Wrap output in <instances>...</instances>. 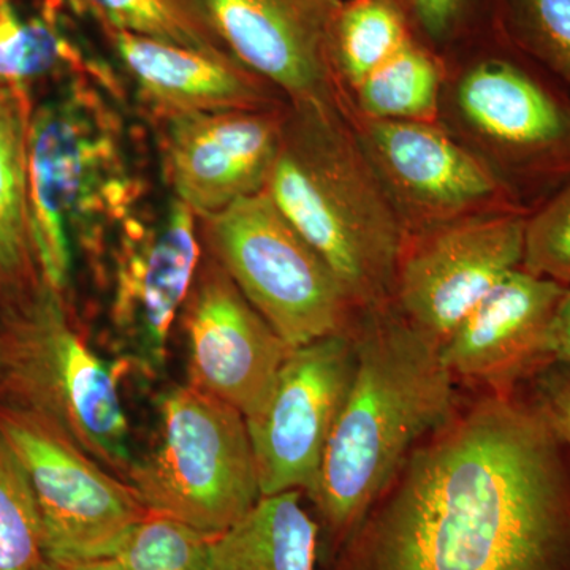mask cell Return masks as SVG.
Returning a JSON list of instances; mask_svg holds the SVG:
<instances>
[{
  "mask_svg": "<svg viewBox=\"0 0 570 570\" xmlns=\"http://www.w3.org/2000/svg\"><path fill=\"white\" fill-rule=\"evenodd\" d=\"M501 31L570 91V0H501Z\"/></svg>",
  "mask_w": 570,
  "mask_h": 570,
  "instance_id": "obj_25",
  "label": "cell"
},
{
  "mask_svg": "<svg viewBox=\"0 0 570 570\" xmlns=\"http://www.w3.org/2000/svg\"><path fill=\"white\" fill-rule=\"evenodd\" d=\"M439 122L528 213L570 181V91L499 29L444 59Z\"/></svg>",
  "mask_w": 570,
  "mask_h": 570,
  "instance_id": "obj_5",
  "label": "cell"
},
{
  "mask_svg": "<svg viewBox=\"0 0 570 570\" xmlns=\"http://www.w3.org/2000/svg\"><path fill=\"white\" fill-rule=\"evenodd\" d=\"M39 570H71V568H63V566L55 564V562L47 561Z\"/></svg>",
  "mask_w": 570,
  "mask_h": 570,
  "instance_id": "obj_33",
  "label": "cell"
},
{
  "mask_svg": "<svg viewBox=\"0 0 570 570\" xmlns=\"http://www.w3.org/2000/svg\"><path fill=\"white\" fill-rule=\"evenodd\" d=\"M225 50L291 107L341 108L332 26L341 0H184Z\"/></svg>",
  "mask_w": 570,
  "mask_h": 570,
  "instance_id": "obj_14",
  "label": "cell"
},
{
  "mask_svg": "<svg viewBox=\"0 0 570 570\" xmlns=\"http://www.w3.org/2000/svg\"><path fill=\"white\" fill-rule=\"evenodd\" d=\"M403 468L335 570H570V479L538 407L487 397Z\"/></svg>",
  "mask_w": 570,
  "mask_h": 570,
  "instance_id": "obj_1",
  "label": "cell"
},
{
  "mask_svg": "<svg viewBox=\"0 0 570 570\" xmlns=\"http://www.w3.org/2000/svg\"><path fill=\"white\" fill-rule=\"evenodd\" d=\"M354 367L347 330L292 348L264 411L247 422L262 497L313 489Z\"/></svg>",
  "mask_w": 570,
  "mask_h": 570,
  "instance_id": "obj_13",
  "label": "cell"
},
{
  "mask_svg": "<svg viewBox=\"0 0 570 570\" xmlns=\"http://www.w3.org/2000/svg\"><path fill=\"white\" fill-rule=\"evenodd\" d=\"M0 401L62 431L126 478L135 461L115 370L75 326L66 298L39 284L0 318Z\"/></svg>",
  "mask_w": 570,
  "mask_h": 570,
  "instance_id": "obj_6",
  "label": "cell"
},
{
  "mask_svg": "<svg viewBox=\"0 0 570 570\" xmlns=\"http://www.w3.org/2000/svg\"><path fill=\"white\" fill-rule=\"evenodd\" d=\"M550 351L553 362L570 365V287L566 288L551 326Z\"/></svg>",
  "mask_w": 570,
  "mask_h": 570,
  "instance_id": "obj_31",
  "label": "cell"
},
{
  "mask_svg": "<svg viewBox=\"0 0 570 570\" xmlns=\"http://www.w3.org/2000/svg\"><path fill=\"white\" fill-rule=\"evenodd\" d=\"M521 268L570 287V181L528 213Z\"/></svg>",
  "mask_w": 570,
  "mask_h": 570,
  "instance_id": "obj_29",
  "label": "cell"
},
{
  "mask_svg": "<svg viewBox=\"0 0 570 570\" xmlns=\"http://www.w3.org/2000/svg\"><path fill=\"white\" fill-rule=\"evenodd\" d=\"M414 37L393 0H341L332 26V62L344 99Z\"/></svg>",
  "mask_w": 570,
  "mask_h": 570,
  "instance_id": "obj_23",
  "label": "cell"
},
{
  "mask_svg": "<svg viewBox=\"0 0 570 570\" xmlns=\"http://www.w3.org/2000/svg\"><path fill=\"white\" fill-rule=\"evenodd\" d=\"M159 412V444L127 483L148 512L217 538L262 498L246 419L190 384L165 392Z\"/></svg>",
  "mask_w": 570,
  "mask_h": 570,
  "instance_id": "obj_7",
  "label": "cell"
},
{
  "mask_svg": "<svg viewBox=\"0 0 570 570\" xmlns=\"http://www.w3.org/2000/svg\"><path fill=\"white\" fill-rule=\"evenodd\" d=\"M189 384L242 412L264 411L292 348L204 250L181 309Z\"/></svg>",
  "mask_w": 570,
  "mask_h": 570,
  "instance_id": "obj_15",
  "label": "cell"
},
{
  "mask_svg": "<svg viewBox=\"0 0 570 570\" xmlns=\"http://www.w3.org/2000/svg\"><path fill=\"white\" fill-rule=\"evenodd\" d=\"M321 527L302 491L262 497L213 543V570H317Z\"/></svg>",
  "mask_w": 570,
  "mask_h": 570,
  "instance_id": "obj_21",
  "label": "cell"
},
{
  "mask_svg": "<svg viewBox=\"0 0 570 570\" xmlns=\"http://www.w3.org/2000/svg\"><path fill=\"white\" fill-rule=\"evenodd\" d=\"M71 570H122V568L115 558H110V560L86 562V564L77 566V568H71Z\"/></svg>",
  "mask_w": 570,
  "mask_h": 570,
  "instance_id": "obj_32",
  "label": "cell"
},
{
  "mask_svg": "<svg viewBox=\"0 0 570 570\" xmlns=\"http://www.w3.org/2000/svg\"><path fill=\"white\" fill-rule=\"evenodd\" d=\"M362 314L351 387L307 491L341 547L390 489L412 445L445 423L455 381L441 346L392 305Z\"/></svg>",
  "mask_w": 570,
  "mask_h": 570,
  "instance_id": "obj_2",
  "label": "cell"
},
{
  "mask_svg": "<svg viewBox=\"0 0 570 570\" xmlns=\"http://www.w3.org/2000/svg\"><path fill=\"white\" fill-rule=\"evenodd\" d=\"M29 88L0 86V294L20 298L41 279L29 208Z\"/></svg>",
  "mask_w": 570,
  "mask_h": 570,
  "instance_id": "obj_19",
  "label": "cell"
},
{
  "mask_svg": "<svg viewBox=\"0 0 570 570\" xmlns=\"http://www.w3.org/2000/svg\"><path fill=\"white\" fill-rule=\"evenodd\" d=\"M45 562L36 498L24 469L0 434V570H39Z\"/></svg>",
  "mask_w": 570,
  "mask_h": 570,
  "instance_id": "obj_26",
  "label": "cell"
},
{
  "mask_svg": "<svg viewBox=\"0 0 570 570\" xmlns=\"http://www.w3.org/2000/svg\"><path fill=\"white\" fill-rule=\"evenodd\" d=\"M214 539L183 521L148 512L115 560L122 570H213Z\"/></svg>",
  "mask_w": 570,
  "mask_h": 570,
  "instance_id": "obj_28",
  "label": "cell"
},
{
  "mask_svg": "<svg viewBox=\"0 0 570 570\" xmlns=\"http://www.w3.org/2000/svg\"><path fill=\"white\" fill-rule=\"evenodd\" d=\"M63 0H45L39 17H21L13 0H0V86L29 88L56 78L89 77L122 99L121 78L63 32Z\"/></svg>",
  "mask_w": 570,
  "mask_h": 570,
  "instance_id": "obj_20",
  "label": "cell"
},
{
  "mask_svg": "<svg viewBox=\"0 0 570 570\" xmlns=\"http://www.w3.org/2000/svg\"><path fill=\"white\" fill-rule=\"evenodd\" d=\"M99 29H115L189 50L232 56L184 0H63ZM234 58V56H232Z\"/></svg>",
  "mask_w": 570,
  "mask_h": 570,
  "instance_id": "obj_24",
  "label": "cell"
},
{
  "mask_svg": "<svg viewBox=\"0 0 570 570\" xmlns=\"http://www.w3.org/2000/svg\"><path fill=\"white\" fill-rule=\"evenodd\" d=\"M415 39L448 59L501 29V0H393Z\"/></svg>",
  "mask_w": 570,
  "mask_h": 570,
  "instance_id": "obj_27",
  "label": "cell"
},
{
  "mask_svg": "<svg viewBox=\"0 0 570 570\" xmlns=\"http://www.w3.org/2000/svg\"><path fill=\"white\" fill-rule=\"evenodd\" d=\"M557 363L560 370L551 371L540 385V414L549 423L561 444L570 448V365Z\"/></svg>",
  "mask_w": 570,
  "mask_h": 570,
  "instance_id": "obj_30",
  "label": "cell"
},
{
  "mask_svg": "<svg viewBox=\"0 0 570 570\" xmlns=\"http://www.w3.org/2000/svg\"><path fill=\"white\" fill-rule=\"evenodd\" d=\"M121 100L89 77L62 81L33 107L29 208L41 281L66 298L75 254L102 261L138 213L142 184L130 163Z\"/></svg>",
  "mask_w": 570,
  "mask_h": 570,
  "instance_id": "obj_3",
  "label": "cell"
},
{
  "mask_svg": "<svg viewBox=\"0 0 570 570\" xmlns=\"http://www.w3.org/2000/svg\"><path fill=\"white\" fill-rule=\"evenodd\" d=\"M0 434L31 485L47 561L77 568L110 560L148 515L129 483L39 415L0 401Z\"/></svg>",
  "mask_w": 570,
  "mask_h": 570,
  "instance_id": "obj_9",
  "label": "cell"
},
{
  "mask_svg": "<svg viewBox=\"0 0 570 570\" xmlns=\"http://www.w3.org/2000/svg\"><path fill=\"white\" fill-rule=\"evenodd\" d=\"M527 217L485 214L407 236L390 305L442 346L494 285L521 268Z\"/></svg>",
  "mask_w": 570,
  "mask_h": 570,
  "instance_id": "obj_12",
  "label": "cell"
},
{
  "mask_svg": "<svg viewBox=\"0 0 570 570\" xmlns=\"http://www.w3.org/2000/svg\"><path fill=\"white\" fill-rule=\"evenodd\" d=\"M564 294L553 281L513 269L442 344L452 376L509 385L553 362L551 326Z\"/></svg>",
  "mask_w": 570,
  "mask_h": 570,
  "instance_id": "obj_18",
  "label": "cell"
},
{
  "mask_svg": "<svg viewBox=\"0 0 570 570\" xmlns=\"http://www.w3.org/2000/svg\"><path fill=\"white\" fill-rule=\"evenodd\" d=\"M265 193L358 313L392 303L407 234L341 108L291 107Z\"/></svg>",
  "mask_w": 570,
  "mask_h": 570,
  "instance_id": "obj_4",
  "label": "cell"
},
{
  "mask_svg": "<svg viewBox=\"0 0 570 570\" xmlns=\"http://www.w3.org/2000/svg\"><path fill=\"white\" fill-rule=\"evenodd\" d=\"M347 118L407 236L485 214L527 212L441 122L381 121L352 111Z\"/></svg>",
  "mask_w": 570,
  "mask_h": 570,
  "instance_id": "obj_10",
  "label": "cell"
},
{
  "mask_svg": "<svg viewBox=\"0 0 570 570\" xmlns=\"http://www.w3.org/2000/svg\"><path fill=\"white\" fill-rule=\"evenodd\" d=\"M198 220L205 253L285 344L346 332L356 313L346 291L265 190Z\"/></svg>",
  "mask_w": 570,
  "mask_h": 570,
  "instance_id": "obj_8",
  "label": "cell"
},
{
  "mask_svg": "<svg viewBox=\"0 0 570 570\" xmlns=\"http://www.w3.org/2000/svg\"><path fill=\"white\" fill-rule=\"evenodd\" d=\"M202 255L200 220L176 198L151 220L135 214L112 242L111 328L141 376L163 373L168 336Z\"/></svg>",
  "mask_w": 570,
  "mask_h": 570,
  "instance_id": "obj_11",
  "label": "cell"
},
{
  "mask_svg": "<svg viewBox=\"0 0 570 570\" xmlns=\"http://www.w3.org/2000/svg\"><path fill=\"white\" fill-rule=\"evenodd\" d=\"M287 108L197 112L151 122L174 198L204 219L264 193Z\"/></svg>",
  "mask_w": 570,
  "mask_h": 570,
  "instance_id": "obj_16",
  "label": "cell"
},
{
  "mask_svg": "<svg viewBox=\"0 0 570 570\" xmlns=\"http://www.w3.org/2000/svg\"><path fill=\"white\" fill-rule=\"evenodd\" d=\"M444 59L412 39L352 89L348 111L381 121L439 122Z\"/></svg>",
  "mask_w": 570,
  "mask_h": 570,
  "instance_id": "obj_22",
  "label": "cell"
},
{
  "mask_svg": "<svg viewBox=\"0 0 570 570\" xmlns=\"http://www.w3.org/2000/svg\"><path fill=\"white\" fill-rule=\"evenodd\" d=\"M99 32L132 82L149 124L197 112L288 105L283 94L232 56L208 55L115 29Z\"/></svg>",
  "mask_w": 570,
  "mask_h": 570,
  "instance_id": "obj_17",
  "label": "cell"
}]
</instances>
